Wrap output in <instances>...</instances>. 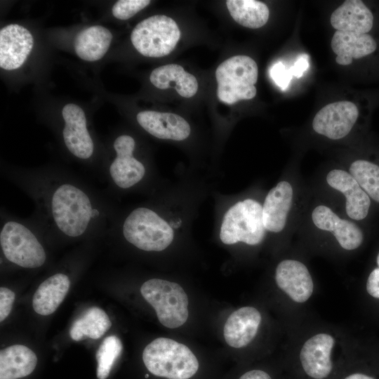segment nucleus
<instances>
[{
  "mask_svg": "<svg viewBox=\"0 0 379 379\" xmlns=\"http://www.w3.org/2000/svg\"><path fill=\"white\" fill-rule=\"evenodd\" d=\"M2 173L32 199V218L47 237L77 240L104 234L117 215L109 199L70 171L41 168Z\"/></svg>",
  "mask_w": 379,
  "mask_h": 379,
  "instance_id": "1",
  "label": "nucleus"
},
{
  "mask_svg": "<svg viewBox=\"0 0 379 379\" xmlns=\"http://www.w3.org/2000/svg\"><path fill=\"white\" fill-rule=\"evenodd\" d=\"M47 237L31 217L22 218L1 212L0 246L5 258L27 269L42 267L47 254L41 239Z\"/></svg>",
  "mask_w": 379,
  "mask_h": 379,
  "instance_id": "2",
  "label": "nucleus"
},
{
  "mask_svg": "<svg viewBox=\"0 0 379 379\" xmlns=\"http://www.w3.org/2000/svg\"><path fill=\"white\" fill-rule=\"evenodd\" d=\"M110 230H118L126 242L146 252L164 251L174 238L168 222L147 206H138L120 218L116 215Z\"/></svg>",
  "mask_w": 379,
  "mask_h": 379,
  "instance_id": "3",
  "label": "nucleus"
},
{
  "mask_svg": "<svg viewBox=\"0 0 379 379\" xmlns=\"http://www.w3.org/2000/svg\"><path fill=\"white\" fill-rule=\"evenodd\" d=\"M142 361L150 373L165 379H190L199 368L197 358L187 346L167 338L149 343Z\"/></svg>",
  "mask_w": 379,
  "mask_h": 379,
  "instance_id": "4",
  "label": "nucleus"
},
{
  "mask_svg": "<svg viewBox=\"0 0 379 379\" xmlns=\"http://www.w3.org/2000/svg\"><path fill=\"white\" fill-rule=\"evenodd\" d=\"M258 69L255 60L244 55L232 56L223 61L215 70L218 99L232 105L253 98Z\"/></svg>",
  "mask_w": 379,
  "mask_h": 379,
  "instance_id": "5",
  "label": "nucleus"
},
{
  "mask_svg": "<svg viewBox=\"0 0 379 379\" xmlns=\"http://www.w3.org/2000/svg\"><path fill=\"white\" fill-rule=\"evenodd\" d=\"M262 206L257 201L246 199L237 201L225 213L220 229V239L227 245L244 242L258 245L264 239Z\"/></svg>",
  "mask_w": 379,
  "mask_h": 379,
  "instance_id": "6",
  "label": "nucleus"
},
{
  "mask_svg": "<svg viewBox=\"0 0 379 379\" xmlns=\"http://www.w3.org/2000/svg\"><path fill=\"white\" fill-rule=\"evenodd\" d=\"M140 293L154 309L163 326L176 328L187 321L188 298L178 284L161 279H151L143 283Z\"/></svg>",
  "mask_w": 379,
  "mask_h": 379,
  "instance_id": "7",
  "label": "nucleus"
},
{
  "mask_svg": "<svg viewBox=\"0 0 379 379\" xmlns=\"http://www.w3.org/2000/svg\"><path fill=\"white\" fill-rule=\"evenodd\" d=\"M180 37L174 20L165 15H154L140 21L133 29L131 40L142 55L160 58L173 51Z\"/></svg>",
  "mask_w": 379,
  "mask_h": 379,
  "instance_id": "8",
  "label": "nucleus"
},
{
  "mask_svg": "<svg viewBox=\"0 0 379 379\" xmlns=\"http://www.w3.org/2000/svg\"><path fill=\"white\" fill-rule=\"evenodd\" d=\"M135 141L126 134L117 137L113 142L114 157L105 166L103 173L109 189L122 191L140 184L147 173L145 164L135 157Z\"/></svg>",
  "mask_w": 379,
  "mask_h": 379,
  "instance_id": "9",
  "label": "nucleus"
},
{
  "mask_svg": "<svg viewBox=\"0 0 379 379\" xmlns=\"http://www.w3.org/2000/svg\"><path fill=\"white\" fill-rule=\"evenodd\" d=\"M62 116L65 121L62 131L65 146L76 159L89 161L93 157L95 145L84 110L75 104H67L62 110Z\"/></svg>",
  "mask_w": 379,
  "mask_h": 379,
  "instance_id": "10",
  "label": "nucleus"
},
{
  "mask_svg": "<svg viewBox=\"0 0 379 379\" xmlns=\"http://www.w3.org/2000/svg\"><path fill=\"white\" fill-rule=\"evenodd\" d=\"M358 116V108L353 102H335L326 105L316 114L312 127L319 134L338 140L350 132Z\"/></svg>",
  "mask_w": 379,
  "mask_h": 379,
  "instance_id": "11",
  "label": "nucleus"
},
{
  "mask_svg": "<svg viewBox=\"0 0 379 379\" xmlns=\"http://www.w3.org/2000/svg\"><path fill=\"white\" fill-rule=\"evenodd\" d=\"M334 338L319 333L308 339L300 350L299 361L302 371L309 379H328L333 371L331 351Z\"/></svg>",
  "mask_w": 379,
  "mask_h": 379,
  "instance_id": "12",
  "label": "nucleus"
},
{
  "mask_svg": "<svg viewBox=\"0 0 379 379\" xmlns=\"http://www.w3.org/2000/svg\"><path fill=\"white\" fill-rule=\"evenodd\" d=\"M34 44L32 34L17 24L8 25L0 30V67L6 70L21 67Z\"/></svg>",
  "mask_w": 379,
  "mask_h": 379,
  "instance_id": "13",
  "label": "nucleus"
},
{
  "mask_svg": "<svg viewBox=\"0 0 379 379\" xmlns=\"http://www.w3.org/2000/svg\"><path fill=\"white\" fill-rule=\"evenodd\" d=\"M275 281L278 287L293 301L304 302L312 295L314 284L306 266L300 261H281L275 271Z\"/></svg>",
  "mask_w": 379,
  "mask_h": 379,
  "instance_id": "14",
  "label": "nucleus"
},
{
  "mask_svg": "<svg viewBox=\"0 0 379 379\" xmlns=\"http://www.w3.org/2000/svg\"><path fill=\"white\" fill-rule=\"evenodd\" d=\"M139 125L155 138L181 141L190 134V126L180 115L156 111H142L136 117Z\"/></svg>",
  "mask_w": 379,
  "mask_h": 379,
  "instance_id": "15",
  "label": "nucleus"
},
{
  "mask_svg": "<svg viewBox=\"0 0 379 379\" xmlns=\"http://www.w3.org/2000/svg\"><path fill=\"white\" fill-rule=\"evenodd\" d=\"M314 224L320 230L331 232L345 250L357 248L363 241V233L353 222L340 219L330 208L320 205L312 211Z\"/></svg>",
  "mask_w": 379,
  "mask_h": 379,
  "instance_id": "16",
  "label": "nucleus"
},
{
  "mask_svg": "<svg viewBox=\"0 0 379 379\" xmlns=\"http://www.w3.org/2000/svg\"><path fill=\"white\" fill-rule=\"evenodd\" d=\"M327 183L342 192L346 198V213L356 220L364 219L368 213L371 200L356 180L343 170L334 169L326 175Z\"/></svg>",
  "mask_w": 379,
  "mask_h": 379,
  "instance_id": "17",
  "label": "nucleus"
},
{
  "mask_svg": "<svg viewBox=\"0 0 379 379\" xmlns=\"http://www.w3.org/2000/svg\"><path fill=\"white\" fill-rule=\"evenodd\" d=\"M260 312L253 307H243L232 312L223 328V335L228 345L241 348L255 338L261 322Z\"/></svg>",
  "mask_w": 379,
  "mask_h": 379,
  "instance_id": "18",
  "label": "nucleus"
},
{
  "mask_svg": "<svg viewBox=\"0 0 379 379\" xmlns=\"http://www.w3.org/2000/svg\"><path fill=\"white\" fill-rule=\"evenodd\" d=\"M292 199L293 188L286 181L279 182L270 190L262 206V222L266 230L277 233L284 228Z\"/></svg>",
  "mask_w": 379,
  "mask_h": 379,
  "instance_id": "19",
  "label": "nucleus"
},
{
  "mask_svg": "<svg viewBox=\"0 0 379 379\" xmlns=\"http://www.w3.org/2000/svg\"><path fill=\"white\" fill-rule=\"evenodd\" d=\"M331 46L337 55L336 62L342 65H348L353 59L370 55L377 48L375 41L369 34L338 30L334 33Z\"/></svg>",
  "mask_w": 379,
  "mask_h": 379,
  "instance_id": "20",
  "label": "nucleus"
},
{
  "mask_svg": "<svg viewBox=\"0 0 379 379\" xmlns=\"http://www.w3.org/2000/svg\"><path fill=\"white\" fill-rule=\"evenodd\" d=\"M331 24L338 31L366 34L373 27V15L361 1L348 0L333 11Z\"/></svg>",
  "mask_w": 379,
  "mask_h": 379,
  "instance_id": "21",
  "label": "nucleus"
},
{
  "mask_svg": "<svg viewBox=\"0 0 379 379\" xmlns=\"http://www.w3.org/2000/svg\"><path fill=\"white\" fill-rule=\"evenodd\" d=\"M70 286V279L65 273H55L45 279L37 288L32 298V307L39 314H53L62 303Z\"/></svg>",
  "mask_w": 379,
  "mask_h": 379,
  "instance_id": "22",
  "label": "nucleus"
},
{
  "mask_svg": "<svg viewBox=\"0 0 379 379\" xmlns=\"http://www.w3.org/2000/svg\"><path fill=\"white\" fill-rule=\"evenodd\" d=\"M149 81L159 89L174 88L180 96L186 98L194 96L198 90L196 77L177 64L165 65L154 69L150 74Z\"/></svg>",
  "mask_w": 379,
  "mask_h": 379,
  "instance_id": "23",
  "label": "nucleus"
},
{
  "mask_svg": "<svg viewBox=\"0 0 379 379\" xmlns=\"http://www.w3.org/2000/svg\"><path fill=\"white\" fill-rule=\"evenodd\" d=\"M37 363L35 353L22 345H13L0 351V379H18L27 376Z\"/></svg>",
  "mask_w": 379,
  "mask_h": 379,
  "instance_id": "24",
  "label": "nucleus"
},
{
  "mask_svg": "<svg viewBox=\"0 0 379 379\" xmlns=\"http://www.w3.org/2000/svg\"><path fill=\"white\" fill-rule=\"evenodd\" d=\"M112 34L107 28L95 25L81 31L74 41L77 55L89 62L101 59L108 51Z\"/></svg>",
  "mask_w": 379,
  "mask_h": 379,
  "instance_id": "25",
  "label": "nucleus"
},
{
  "mask_svg": "<svg viewBox=\"0 0 379 379\" xmlns=\"http://www.w3.org/2000/svg\"><path fill=\"white\" fill-rule=\"evenodd\" d=\"M112 322L106 312L100 307L86 310L72 324L69 335L75 341L86 338H100L111 327Z\"/></svg>",
  "mask_w": 379,
  "mask_h": 379,
  "instance_id": "26",
  "label": "nucleus"
},
{
  "mask_svg": "<svg viewBox=\"0 0 379 379\" xmlns=\"http://www.w3.org/2000/svg\"><path fill=\"white\" fill-rule=\"evenodd\" d=\"M227 9L238 24L251 29L265 25L270 15L267 5L255 0H228Z\"/></svg>",
  "mask_w": 379,
  "mask_h": 379,
  "instance_id": "27",
  "label": "nucleus"
},
{
  "mask_svg": "<svg viewBox=\"0 0 379 379\" xmlns=\"http://www.w3.org/2000/svg\"><path fill=\"white\" fill-rule=\"evenodd\" d=\"M349 173L368 197L379 202V166L357 160L351 164Z\"/></svg>",
  "mask_w": 379,
  "mask_h": 379,
  "instance_id": "28",
  "label": "nucleus"
},
{
  "mask_svg": "<svg viewBox=\"0 0 379 379\" xmlns=\"http://www.w3.org/2000/svg\"><path fill=\"white\" fill-rule=\"evenodd\" d=\"M122 348L120 339L115 335L107 336L103 340L96 353L98 378L106 379L108 377Z\"/></svg>",
  "mask_w": 379,
  "mask_h": 379,
  "instance_id": "29",
  "label": "nucleus"
},
{
  "mask_svg": "<svg viewBox=\"0 0 379 379\" xmlns=\"http://www.w3.org/2000/svg\"><path fill=\"white\" fill-rule=\"evenodd\" d=\"M150 3L149 0H119L112 9L113 15L119 20H128Z\"/></svg>",
  "mask_w": 379,
  "mask_h": 379,
  "instance_id": "30",
  "label": "nucleus"
},
{
  "mask_svg": "<svg viewBox=\"0 0 379 379\" xmlns=\"http://www.w3.org/2000/svg\"><path fill=\"white\" fill-rule=\"evenodd\" d=\"M270 73L275 84L282 91H285L288 88L293 77L289 69H286L285 65L281 62L274 64L271 67Z\"/></svg>",
  "mask_w": 379,
  "mask_h": 379,
  "instance_id": "31",
  "label": "nucleus"
},
{
  "mask_svg": "<svg viewBox=\"0 0 379 379\" xmlns=\"http://www.w3.org/2000/svg\"><path fill=\"white\" fill-rule=\"evenodd\" d=\"M15 300V293L11 289L0 288V321H3L9 315Z\"/></svg>",
  "mask_w": 379,
  "mask_h": 379,
  "instance_id": "32",
  "label": "nucleus"
},
{
  "mask_svg": "<svg viewBox=\"0 0 379 379\" xmlns=\"http://www.w3.org/2000/svg\"><path fill=\"white\" fill-rule=\"evenodd\" d=\"M376 262L378 267L370 273L366 282V290L371 296L379 298V253Z\"/></svg>",
  "mask_w": 379,
  "mask_h": 379,
  "instance_id": "33",
  "label": "nucleus"
},
{
  "mask_svg": "<svg viewBox=\"0 0 379 379\" xmlns=\"http://www.w3.org/2000/svg\"><path fill=\"white\" fill-rule=\"evenodd\" d=\"M309 57L306 54L300 55L294 65L288 69L293 77H301L304 72L309 68Z\"/></svg>",
  "mask_w": 379,
  "mask_h": 379,
  "instance_id": "34",
  "label": "nucleus"
},
{
  "mask_svg": "<svg viewBox=\"0 0 379 379\" xmlns=\"http://www.w3.org/2000/svg\"><path fill=\"white\" fill-rule=\"evenodd\" d=\"M238 379H273V378L267 371L255 368L244 372Z\"/></svg>",
  "mask_w": 379,
  "mask_h": 379,
  "instance_id": "35",
  "label": "nucleus"
},
{
  "mask_svg": "<svg viewBox=\"0 0 379 379\" xmlns=\"http://www.w3.org/2000/svg\"><path fill=\"white\" fill-rule=\"evenodd\" d=\"M341 379H375L373 376L361 372H353L345 375Z\"/></svg>",
  "mask_w": 379,
  "mask_h": 379,
  "instance_id": "36",
  "label": "nucleus"
}]
</instances>
